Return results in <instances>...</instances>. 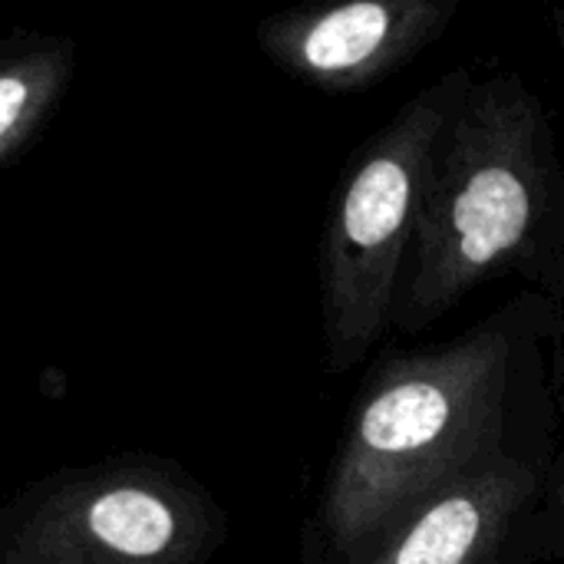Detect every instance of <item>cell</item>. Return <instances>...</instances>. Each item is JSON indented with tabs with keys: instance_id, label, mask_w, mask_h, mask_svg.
Masks as SVG:
<instances>
[{
	"instance_id": "cell-1",
	"label": "cell",
	"mask_w": 564,
	"mask_h": 564,
	"mask_svg": "<svg viewBox=\"0 0 564 564\" xmlns=\"http://www.w3.org/2000/svg\"><path fill=\"white\" fill-rule=\"evenodd\" d=\"M506 344L469 340L393 373L360 410L330 489V532L360 555L466 479L496 433Z\"/></svg>"
},
{
	"instance_id": "cell-2",
	"label": "cell",
	"mask_w": 564,
	"mask_h": 564,
	"mask_svg": "<svg viewBox=\"0 0 564 564\" xmlns=\"http://www.w3.org/2000/svg\"><path fill=\"white\" fill-rule=\"evenodd\" d=\"M446 126L440 93L413 102L347 182L330 238V330L340 367L360 360L387 327L393 281L420 182Z\"/></svg>"
},
{
	"instance_id": "cell-3",
	"label": "cell",
	"mask_w": 564,
	"mask_h": 564,
	"mask_svg": "<svg viewBox=\"0 0 564 564\" xmlns=\"http://www.w3.org/2000/svg\"><path fill=\"white\" fill-rule=\"evenodd\" d=\"M423 241L416 301L436 307L516 251L535 215L532 172L516 152H476L440 205Z\"/></svg>"
},
{
	"instance_id": "cell-4",
	"label": "cell",
	"mask_w": 564,
	"mask_h": 564,
	"mask_svg": "<svg viewBox=\"0 0 564 564\" xmlns=\"http://www.w3.org/2000/svg\"><path fill=\"white\" fill-rule=\"evenodd\" d=\"M519 496L522 479L512 469L469 476L430 502L370 564H476Z\"/></svg>"
},
{
	"instance_id": "cell-5",
	"label": "cell",
	"mask_w": 564,
	"mask_h": 564,
	"mask_svg": "<svg viewBox=\"0 0 564 564\" xmlns=\"http://www.w3.org/2000/svg\"><path fill=\"white\" fill-rule=\"evenodd\" d=\"M410 7L347 3L317 17L301 36V63L327 79H350L377 66L410 30Z\"/></svg>"
},
{
	"instance_id": "cell-6",
	"label": "cell",
	"mask_w": 564,
	"mask_h": 564,
	"mask_svg": "<svg viewBox=\"0 0 564 564\" xmlns=\"http://www.w3.org/2000/svg\"><path fill=\"white\" fill-rule=\"evenodd\" d=\"M89 532L102 545H109L122 555L149 558V555H159L172 545L175 516L162 499H155L149 492L116 489V492L93 502Z\"/></svg>"
},
{
	"instance_id": "cell-7",
	"label": "cell",
	"mask_w": 564,
	"mask_h": 564,
	"mask_svg": "<svg viewBox=\"0 0 564 564\" xmlns=\"http://www.w3.org/2000/svg\"><path fill=\"white\" fill-rule=\"evenodd\" d=\"M26 99H30V86L20 76H0V135L10 126H17Z\"/></svg>"
}]
</instances>
